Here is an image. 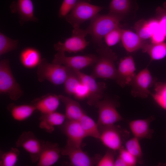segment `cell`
I'll return each mask as SVG.
<instances>
[{"label": "cell", "instance_id": "cell-30", "mask_svg": "<svg viewBox=\"0 0 166 166\" xmlns=\"http://www.w3.org/2000/svg\"><path fill=\"white\" fill-rule=\"evenodd\" d=\"M20 152L17 147H12L7 151L1 153L0 166H14L18 160Z\"/></svg>", "mask_w": 166, "mask_h": 166}, {"label": "cell", "instance_id": "cell-16", "mask_svg": "<svg viewBox=\"0 0 166 166\" xmlns=\"http://www.w3.org/2000/svg\"><path fill=\"white\" fill-rule=\"evenodd\" d=\"M10 8L12 13L18 14L21 24L28 21L36 22L38 19L34 15V6L31 0L14 1Z\"/></svg>", "mask_w": 166, "mask_h": 166}, {"label": "cell", "instance_id": "cell-38", "mask_svg": "<svg viewBox=\"0 0 166 166\" xmlns=\"http://www.w3.org/2000/svg\"><path fill=\"white\" fill-rule=\"evenodd\" d=\"M119 151V156L125 163L127 166H134L136 165L137 162V159L126 148L122 147Z\"/></svg>", "mask_w": 166, "mask_h": 166}, {"label": "cell", "instance_id": "cell-3", "mask_svg": "<svg viewBox=\"0 0 166 166\" xmlns=\"http://www.w3.org/2000/svg\"><path fill=\"white\" fill-rule=\"evenodd\" d=\"M0 93L7 95L13 101H17L24 93L13 74L8 59L0 61Z\"/></svg>", "mask_w": 166, "mask_h": 166}, {"label": "cell", "instance_id": "cell-41", "mask_svg": "<svg viewBox=\"0 0 166 166\" xmlns=\"http://www.w3.org/2000/svg\"><path fill=\"white\" fill-rule=\"evenodd\" d=\"M147 27L152 36L153 33L160 29L158 20L157 18L152 19L147 21Z\"/></svg>", "mask_w": 166, "mask_h": 166}, {"label": "cell", "instance_id": "cell-40", "mask_svg": "<svg viewBox=\"0 0 166 166\" xmlns=\"http://www.w3.org/2000/svg\"><path fill=\"white\" fill-rule=\"evenodd\" d=\"M150 38L151 43H158L164 42L166 36L160 29L152 34Z\"/></svg>", "mask_w": 166, "mask_h": 166}, {"label": "cell", "instance_id": "cell-26", "mask_svg": "<svg viewBox=\"0 0 166 166\" xmlns=\"http://www.w3.org/2000/svg\"><path fill=\"white\" fill-rule=\"evenodd\" d=\"M87 136L99 139L100 130L97 123L85 113L79 121Z\"/></svg>", "mask_w": 166, "mask_h": 166}, {"label": "cell", "instance_id": "cell-31", "mask_svg": "<svg viewBox=\"0 0 166 166\" xmlns=\"http://www.w3.org/2000/svg\"><path fill=\"white\" fill-rule=\"evenodd\" d=\"M18 43V40H13L0 32V55L17 49Z\"/></svg>", "mask_w": 166, "mask_h": 166}, {"label": "cell", "instance_id": "cell-39", "mask_svg": "<svg viewBox=\"0 0 166 166\" xmlns=\"http://www.w3.org/2000/svg\"><path fill=\"white\" fill-rule=\"evenodd\" d=\"M73 96L75 98L78 100L87 99L88 96V91L87 86L81 81L76 88Z\"/></svg>", "mask_w": 166, "mask_h": 166}, {"label": "cell", "instance_id": "cell-17", "mask_svg": "<svg viewBox=\"0 0 166 166\" xmlns=\"http://www.w3.org/2000/svg\"><path fill=\"white\" fill-rule=\"evenodd\" d=\"M61 154V148L57 144L45 141L37 162V166H52L58 161Z\"/></svg>", "mask_w": 166, "mask_h": 166}, {"label": "cell", "instance_id": "cell-4", "mask_svg": "<svg viewBox=\"0 0 166 166\" xmlns=\"http://www.w3.org/2000/svg\"><path fill=\"white\" fill-rule=\"evenodd\" d=\"M37 75L39 81L46 80L55 85L64 84L67 75L66 67L63 65L50 63L45 58L38 66Z\"/></svg>", "mask_w": 166, "mask_h": 166}, {"label": "cell", "instance_id": "cell-13", "mask_svg": "<svg viewBox=\"0 0 166 166\" xmlns=\"http://www.w3.org/2000/svg\"><path fill=\"white\" fill-rule=\"evenodd\" d=\"M99 139L109 149L114 151L122 148V132L114 124L100 128Z\"/></svg>", "mask_w": 166, "mask_h": 166}, {"label": "cell", "instance_id": "cell-34", "mask_svg": "<svg viewBox=\"0 0 166 166\" xmlns=\"http://www.w3.org/2000/svg\"><path fill=\"white\" fill-rule=\"evenodd\" d=\"M134 28L136 33L142 40L145 41L151 38V35L147 27V21L144 19L138 21L135 23Z\"/></svg>", "mask_w": 166, "mask_h": 166}, {"label": "cell", "instance_id": "cell-7", "mask_svg": "<svg viewBox=\"0 0 166 166\" xmlns=\"http://www.w3.org/2000/svg\"><path fill=\"white\" fill-rule=\"evenodd\" d=\"M88 34L86 29L79 28H74L70 37L66 38L64 42L59 41L54 45L57 52L77 53L82 51L89 45L85 37Z\"/></svg>", "mask_w": 166, "mask_h": 166}, {"label": "cell", "instance_id": "cell-28", "mask_svg": "<svg viewBox=\"0 0 166 166\" xmlns=\"http://www.w3.org/2000/svg\"><path fill=\"white\" fill-rule=\"evenodd\" d=\"M134 0H112L109 6V12L123 15L128 13Z\"/></svg>", "mask_w": 166, "mask_h": 166}, {"label": "cell", "instance_id": "cell-18", "mask_svg": "<svg viewBox=\"0 0 166 166\" xmlns=\"http://www.w3.org/2000/svg\"><path fill=\"white\" fill-rule=\"evenodd\" d=\"M154 119L153 116L144 119H137L130 121L128 123L131 131L134 136L139 140L151 139L154 131L150 128L151 123Z\"/></svg>", "mask_w": 166, "mask_h": 166}, {"label": "cell", "instance_id": "cell-21", "mask_svg": "<svg viewBox=\"0 0 166 166\" xmlns=\"http://www.w3.org/2000/svg\"><path fill=\"white\" fill-rule=\"evenodd\" d=\"M58 96L65 107L66 119L79 121L86 113L80 105L69 97L62 95Z\"/></svg>", "mask_w": 166, "mask_h": 166}, {"label": "cell", "instance_id": "cell-42", "mask_svg": "<svg viewBox=\"0 0 166 166\" xmlns=\"http://www.w3.org/2000/svg\"><path fill=\"white\" fill-rule=\"evenodd\" d=\"M114 166H127L123 160L118 156L115 160Z\"/></svg>", "mask_w": 166, "mask_h": 166}, {"label": "cell", "instance_id": "cell-23", "mask_svg": "<svg viewBox=\"0 0 166 166\" xmlns=\"http://www.w3.org/2000/svg\"><path fill=\"white\" fill-rule=\"evenodd\" d=\"M19 58L22 65L28 69L38 66L42 59L39 51L32 47H26L22 50Z\"/></svg>", "mask_w": 166, "mask_h": 166}, {"label": "cell", "instance_id": "cell-9", "mask_svg": "<svg viewBox=\"0 0 166 166\" xmlns=\"http://www.w3.org/2000/svg\"><path fill=\"white\" fill-rule=\"evenodd\" d=\"M97 58V56L94 54L67 57L65 55V53L57 52L54 55L52 62L80 70L93 65Z\"/></svg>", "mask_w": 166, "mask_h": 166}, {"label": "cell", "instance_id": "cell-15", "mask_svg": "<svg viewBox=\"0 0 166 166\" xmlns=\"http://www.w3.org/2000/svg\"><path fill=\"white\" fill-rule=\"evenodd\" d=\"M67 137V143L75 146L81 147L83 140L87 136L78 121L66 120L59 127Z\"/></svg>", "mask_w": 166, "mask_h": 166}, {"label": "cell", "instance_id": "cell-10", "mask_svg": "<svg viewBox=\"0 0 166 166\" xmlns=\"http://www.w3.org/2000/svg\"><path fill=\"white\" fill-rule=\"evenodd\" d=\"M155 81L147 67L142 69L136 74L130 85L132 95L142 98L147 97L151 93L149 89Z\"/></svg>", "mask_w": 166, "mask_h": 166}, {"label": "cell", "instance_id": "cell-24", "mask_svg": "<svg viewBox=\"0 0 166 166\" xmlns=\"http://www.w3.org/2000/svg\"><path fill=\"white\" fill-rule=\"evenodd\" d=\"M7 108L13 118L19 121L27 119L36 110L35 106L32 104L17 105L12 103L9 105Z\"/></svg>", "mask_w": 166, "mask_h": 166}, {"label": "cell", "instance_id": "cell-5", "mask_svg": "<svg viewBox=\"0 0 166 166\" xmlns=\"http://www.w3.org/2000/svg\"><path fill=\"white\" fill-rule=\"evenodd\" d=\"M103 9L102 7L85 1H79L65 18L73 28H79L81 24L91 20Z\"/></svg>", "mask_w": 166, "mask_h": 166}, {"label": "cell", "instance_id": "cell-25", "mask_svg": "<svg viewBox=\"0 0 166 166\" xmlns=\"http://www.w3.org/2000/svg\"><path fill=\"white\" fill-rule=\"evenodd\" d=\"M142 50L148 53L152 61L160 60L166 56V43H147Z\"/></svg>", "mask_w": 166, "mask_h": 166}, {"label": "cell", "instance_id": "cell-11", "mask_svg": "<svg viewBox=\"0 0 166 166\" xmlns=\"http://www.w3.org/2000/svg\"><path fill=\"white\" fill-rule=\"evenodd\" d=\"M74 70L81 82L88 88L87 103L90 105H95L97 102L103 98L106 89V84L103 82H97L95 78L91 75H87L80 70Z\"/></svg>", "mask_w": 166, "mask_h": 166}, {"label": "cell", "instance_id": "cell-33", "mask_svg": "<svg viewBox=\"0 0 166 166\" xmlns=\"http://www.w3.org/2000/svg\"><path fill=\"white\" fill-rule=\"evenodd\" d=\"M122 29L119 26L104 36L105 41L107 46L109 47L114 46L119 42L121 39Z\"/></svg>", "mask_w": 166, "mask_h": 166}, {"label": "cell", "instance_id": "cell-37", "mask_svg": "<svg viewBox=\"0 0 166 166\" xmlns=\"http://www.w3.org/2000/svg\"><path fill=\"white\" fill-rule=\"evenodd\" d=\"M115 151L109 149L97 164L98 166H114Z\"/></svg>", "mask_w": 166, "mask_h": 166}, {"label": "cell", "instance_id": "cell-20", "mask_svg": "<svg viewBox=\"0 0 166 166\" xmlns=\"http://www.w3.org/2000/svg\"><path fill=\"white\" fill-rule=\"evenodd\" d=\"M66 119L65 114L56 111L42 114L39 118V127L47 132L51 133L55 127L61 125Z\"/></svg>", "mask_w": 166, "mask_h": 166}, {"label": "cell", "instance_id": "cell-22", "mask_svg": "<svg viewBox=\"0 0 166 166\" xmlns=\"http://www.w3.org/2000/svg\"><path fill=\"white\" fill-rule=\"evenodd\" d=\"M121 40L125 49L129 53L142 49L147 43L136 33L126 30L122 29Z\"/></svg>", "mask_w": 166, "mask_h": 166}, {"label": "cell", "instance_id": "cell-8", "mask_svg": "<svg viewBox=\"0 0 166 166\" xmlns=\"http://www.w3.org/2000/svg\"><path fill=\"white\" fill-rule=\"evenodd\" d=\"M45 141L38 138L31 131L23 132L16 142V146L24 149L29 154L32 162L37 163Z\"/></svg>", "mask_w": 166, "mask_h": 166}, {"label": "cell", "instance_id": "cell-2", "mask_svg": "<svg viewBox=\"0 0 166 166\" xmlns=\"http://www.w3.org/2000/svg\"><path fill=\"white\" fill-rule=\"evenodd\" d=\"M96 52L97 58L90 75L95 79L115 80L117 71L115 62L117 59V55L103 44L98 46Z\"/></svg>", "mask_w": 166, "mask_h": 166}, {"label": "cell", "instance_id": "cell-12", "mask_svg": "<svg viewBox=\"0 0 166 166\" xmlns=\"http://www.w3.org/2000/svg\"><path fill=\"white\" fill-rule=\"evenodd\" d=\"M136 70L133 57L131 55L125 57L120 61L114 80L122 88L130 85L136 75Z\"/></svg>", "mask_w": 166, "mask_h": 166}, {"label": "cell", "instance_id": "cell-29", "mask_svg": "<svg viewBox=\"0 0 166 166\" xmlns=\"http://www.w3.org/2000/svg\"><path fill=\"white\" fill-rule=\"evenodd\" d=\"M154 85V92L151 95L157 104L166 110V82H155Z\"/></svg>", "mask_w": 166, "mask_h": 166}, {"label": "cell", "instance_id": "cell-6", "mask_svg": "<svg viewBox=\"0 0 166 166\" xmlns=\"http://www.w3.org/2000/svg\"><path fill=\"white\" fill-rule=\"evenodd\" d=\"M98 109L97 124L99 128L114 125L123 119L117 109V105L112 99L105 97L95 105Z\"/></svg>", "mask_w": 166, "mask_h": 166}, {"label": "cell", "instance_id": "cell-19", "mask_svg": "<svg viewBox=\"0 0 166 166\" xmlns=\"http://www.w3.org/2000/svg\"><path fill=\"white\" fill-rule=\"evenodd\" d=\"M60 101L58 95L49 93L34 100L32 104L41 114H46L56 111Z\"/></svg>", "mask_w": 166, "mask_h": 166}, {"label": "cell", "instance_id": "cell-36", "mask_svg": "<svg viewBox=\"0 0 166 166\" xmlns=\"http://www.w3.org/2000/svg\"><path fill=\"white\" fill-rule=\"evenodd\" d=\"M77 0H63L60 8L58 16L65 18L75 6Z\"/></svg>", "mask_w": 166, "mask_h": 166}, {"label": "cell", "instance_id": "cell-27", "mask_svg": "<svg viewBox=\"0 0 166 166\" xmlns=\"http://www.w3.org/2000/svg\"><path fill=\"white\" fill-rule=\"evenodd\" d=\"M66 67L67 75L64 83V91L69 95H73L76 88L81 81L74 69Z\"/></svg>", "mask_w": 166, "mask_h": 166}, {"label": "cell", "instance_id": "cell-1", "mask_svg": "<svg viewBox=\"0 0 166 166\" xmlns=\"http://www.w3.org/2000/svg\"><path fill=\"white\" fill-rule=\"evenodd\" d=\"M124 15L109 12L105 14L96 15L91 20L86 29L93 41L98 46L102 43V38L110 31L119 26Z\"/></svg>", "mask_w": 166, "mask_h": 166}, {"label": "cell", "instance_id": "cell-14", "mask_svg": "<svg viewBox=\"0 0 166 166\" xmlns=\"http://www.w3.org/2000/svg\"><path fill=\"white\" fill-rule=\"evenodd\" d=\"M61 154L69 158L71 164L74 166H91L95 164V159L90 157L78 147L68 143L61 148Z\"/></svg>", "mask_w": 166, "mask_h": 166}, {"label": "cell", "instance_id": "cell-35", "mask_svg": "<svg viewBox=\"0 0 166 166\" xmlns=\"http://www.w3.org/2000/svg\"><path fill=\"white\" fill-rule=\"evenodd\" d=\"M156 14V18L159 22L160 29L166 36V2H164L162 7H157Z\"/></svg>", "mask_w": 166, "mask_h": 166}, {"label": "cell", "instance_id": "cell-32", "mask_svg": "<svg viewBox=\"0 0 166 166\" xmlns=\"http://www.w3.org/2000/svg\"><path fill=\"white\" fill-rule=\"evenodd\" d=\"M139 140L134 136L127 141L125 144V148L137 160L139 163L142 162L143 153Z\"/></svg>", "mask_w": 166, "mask_h": 166}]
</instances>
